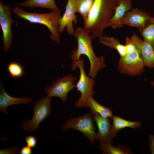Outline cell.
I'll return each mask as SVG.
<instances>
[{"label": "cell", "mask_w": 154, "mask_h": 154, "mask_svg": "<svg viewBox=\"0 0 154 154\" xmlns=\"http://www.w3.org/2000/svg\"><path fill=\"white\" fill-rule=\"evenodd\" d=\"M140 32L144 40L151 45L154 50V23L150 24Z\"/></svg>", "instance_id": "22"}, {"label": "cell", "mask_w": 154, "mask_h": 154, "mask_svg": "<svg viewBox=\"0 0 154 154\" xmlns=\"http://www.w3.org/2000/svg\"><path fill=\"white\" fill-rule=\"evenodd\" d=\"M153 19V23H154V15L152 17Z\"/></svg>", "instance_id": "30"}, {"label": "cell", "mask_w": 154, "mask_h": 154, "mask_svg": "<svg viewBox=\"0 0 154 154\" xmlns=\"http://www.w3.org/2000/svg\"><path fill=\"white\" fill-rule=\"evenodd\" d=\"M15 5L31 9L36 7L48 8L50 9L52 11L61 13V11L56 5L55 0H26L24 2Z\"/></svg>", "instance_id": "16"}, {"label": "cell", "mask_w": 154, "mask_h": 154, "mask_svg": "<svg viewBox=\"0 0 154 154\" xmlns=\"http://www.w3.org/2000/svg\"><path fill=\"white\" fill-rule=\"evenodd\" d=\"M84 63V60L81 59L75 62H73L71 64L73 70L76 69L78 67L80 71V79L76 85L77 91H80L81 96L78 100L74 103L75 106L78 108L85 107L88 99L95 94L93 88L95 85V82L93 78L88 76L86 74Z\"/></svg>", "instance_id": "4"}, {"label": "cell", "mask_w": 154, "mask_h": 154, "mask_svg": "<svg viewBox=\"0 0 154 154\" xmlns=\"http://www.w3.org/2000/svg\"><path fill=\"white\" fill-rule=\"evenodd\" d=\"M130 38L142 57L145 66L150 69L154 68V50L151 46L135 33Z\"/></svg>", "instance_id": "13"}, {"label": "cell", "mask_w": 154, "mask_h": 154, "mask_svg": "<svg viewBox=\"0 0 154 154\" xmlns=\"http://www.w3.org/2000/svg\"><path fill=\"white\" fill-rule=\"evenodd\" d=\"M72 35L77 39L78 45L77 49L74 47L72 52L70 56L72 61L75 62L80 59L81 55H86L90 64L88 76L93 78H96L98 71L106 67L104 57H98L96 55L92 45V36L85 31L83 28H76Z\"/></svg>", "instance_id": "2"}, {"label": "cell", "mask_w": 154, "mask_h": 154, "mask_svg": "<svg viewBox=\"0 0 154 154\" xmlns=\"http://www.w3.org/2000/svg\"><path fill=\"white\" fill-rule=\"evenodd\" d=\"M113 129L116 133L120 129L125 127L136 128L140 125V123L138 121L132 122L125 120L119 116H114L112 119Z\"/></svg>", "instance_id": "20"}, {"label": "cell", "mask_w": 154, "mask_h": 154, "mask_svg": "<svg viewBox=\"0 0 154 154\" xmlns=\"http://www.w3.org/2000/svg\"><path fill=\"white\" fill-rule=\"evenodd\" d=\"M12 11L18 17L27 20L30 23H39L46 26L50 32V37L51 39L59 45L60 35L58 29L59 26V20L61 17L60 13L54 11L42 14L27 12L18 7L13 8Z\"/></svg>", "instance_id": "3"}, {"label": "cell", "mask_w": 154, "mask_h": 154, "mask_svg": "<svg viewBox=\"0 0 154 154\" xmlns=\"http://www.w3.org/2000/svg\"><path fill=\"white\" fill-rule=\"evenodd\" d=\"M110 142H100L99 145L100 150L103 154H128L131 151L127 147L120 145L117 147L113 146Z\"/></svg>", "instance_id": "19"}, {"label": "cell", "mask_w": 154, "mask_h": 154, "mask_svg": "<svg viewBox=\"0 0 154 154\" xmlns=\"http://www.w3.org/2000/svg\"><path fill=\"white\" fill-rule=\"evenodd\" d=\"M94 1V0H73L76 13H79L84 20L86 18Z\"/></svg>", "instance_id": "21"}, {"label": "cell", "mask_w": 154, "mask_h": 154, "mask_svg": "<svg viewBox=\"0 0 154 154\" xmlns=\"http://www.w3.org/2000/svg\"><path fill=\"white\" fill-rule=\"evenodd\" d=\"M85 107L89 108L91 110V112L98 113L104 118L112 119L114 116L111 108L105 107L100 104L94 99L92 96L88 99Z\"/></svg>", "instance_id": "17"}, {"label": "cell", "mask_w": 154, "mask_h": 154, "mask_svg": "<svg viewBox=\"0 0 154 154\" xmlns=\"http://www.w3.org/2000/svg\"><path fill=\"white\" fill-rule=\"evenodd\" d=\"M123 23L137 28L140 32L153 23L152 17L146 11L136 8L125 13Z\"/></svg>", "instance_id": "10"}, {"label": "cell", "mask_w": 154, "mask_h": 154, "mask_svg": "<svg viewBox=\"0 0 154 154\" xmlns=\"http://www.w3.org/2000/svg\"><path fill=\"white\" fill-rule=\"evenodd\" d=\"M8 68L10 75L14 78L20 77L23 74V67L17 62H12L10 63L8 66Z\"/></svg>", "instance_id": "23"}, {"label": "cell", "mask_w": 154, "mask_h": 154, "mask_svg": "<svg viewBox=\"0 0 154 154\" xmlns=\"http://www.w3.org/2000/svg\"><path fill=\"white\" fill-rule=\"evenodd\" d=\"M25 140L27 145L32 148L34 147L36 145L37 140L35 137L33 135L27 136Z\"/></svg>", "instance_id": "25"}, {"label": "cell", "mask_w": 154, "mask_h": 154, "mask_svg": "<svg viewBox=\"0 0 154 154\" xmlns=\"http://www.w3.org/2000/svg\"><path fill=\"white\" fill-rule=\"evenodd\" d=\"M98 38L100 43L110 48L116 50L120 57L123 56L127 54L125 45L121 44L116 38L103 35Z\"/></svg>", "instance_id": "18"}, {"label": "cell", "mask_w": 154, "mask_h": 154, "mask_svg": "<svg viewBox=\"0 0 154 154\" xmlns=\"http://www.w3.org/2000/svg\"><path fill=\"white\" fill-rule=\"evenodd\" d=\"M149 84L151 86L154 87V81H150Z\"/></svg>", "instance_id": "29"}, {"label": "cell", "mask_w": 154, "mask_h": 154, "mask_svg": "<svg viewBox=\"0 0 154 154\" xmlns=\"http://www.w3.org/2000/svg\"><path fill=\"white\" fill-rule=\"evenodd\" d=\"M133 0H119L115 10L114 14L110 19L107 27L113 29L122 27L123 20L125 13L131 8Z\"/></svg>", "instance_id": "14"}, {"label": "cell", "mask_w": 154, "mask_h": 154, "mask_svg": "<svg viewBox=\"0 0 154 154\" xmlns=\"http://www.w3.org/2000/svg\"><path fill=\"white\" fill-rule=\"evenodd\" d=\"M77 77H73L71 74L57 78L49 86H47L44 89L47 96L52 97L57 96L63 102L67 101V96L68 92L76 87L73 82L77 79Z\"/></svg>", "instance_id": "8"}, {"label": "cell", "mask_w": 154, "mask_h": 154, "mask_svg": "<svg viewBox=\"0 0 154 154\" xmlns=\"http://www.w3.org/2000/svg\"><path fill=\"white\" fill-rule=\"evenodd\" d=\"M32 101V99L30 97L14 98L8 94L5 91L1 84L0 93V111L7 114V108L9 106L13 105H19L22 104H28Z\"/></svg>", "instance_id": "15"}, {"label": "cell", "mask_w": 154, "mask_h": 154, "mask_svg": "<svg viewBox=\"0 0 154 154\" xmlns=\"http://www.w3.org/2000/svg\"><path fill=\"white\" fill-rule=\"evenodd\" d=\"M127 53L132 52L137 50L136 47L131 38L127 37L125 45Z\"/></svg>", "instance_id": "24"}, {"label": "cell", "mask_w": 154, "mask_h": 154, "mask_svg": "<svg viewBox=\"0 0 154 154\" xmlns=\"http://www.w3.org/2000/svg\"><path fill=\"white\" fill-rule=\"evenodd\" d=\"M90 113L98 128L95 139L100 142H108L112 143L117 133L114 130L109 118H104L97 113Z\"/></svg>", "instance_id": "11"}, {"label": "cell", "mask_w": 154, "mask_h": 154, "mask_svg": "<svg viewBox=\"0 0 154 154\" xmlns=\"http://www.w3.org/2000/svg\"><path fill=\"white\" fill-rule=\"evenodd\" d=\"M93 120L90 112L80 117L69 118L64 122L62 129L63 131L70 128L78 130L87 137L90 143L93 144L96 135Z\"/></svg>", "instance_id": "6"}, {"label": "cell", "mask_w": 154, "mask_h": 154, "mask_svg": "<svg viewBox=\"0 0 154 154\" xmlns=\"http://www.w3.org/2000/svg\"><path fill=\"white\" fill-rule=\"evenodd\" d=\"M145 66L143 58L136 50L120 57L117 70L123 74L134 76L141 75L144 71Z\"/></svg>", "instance_id": "7"}, {"label": "cell", "mask_w": 154, "mask_h": 154, "mask_svg": "<svg viewBox=\"0 0 154 154\" xmlns=\"http://www.w3.org/2000/svg\"><path fill=\"white\" fill-rule=\"evenodd\" d=\"M149 138L150 140L149 147L151 154H154V135H149Z\"/></svg>", "instance_id": "28"}, {"label": "cell", "mask_w": 154, "mask_h": 154, "mask_svg": "<svg viewBox=\"0 0 154 154\" xmlns=\"http://www.w3.org/2000/svg\"><path fill=\"white\" fill-rule=\"evenodd\" d=\"M119 0H94L87 16L84 20L83 27L87 33H91L92 39L102 35L113 17Z\"/></svg>", "instance_id": "1"}, {"label": "cell", "mask_w": 154, "mask_h": 154, "mask_svg": "<svg viewBox=\"0 0 154 154\" xmlns=\"http://www.w3.org/2000/svg\"><path fill=\"white\" fill-rule=\"evenodd\" d=\"M75 13L73 0H67L64 13L59 20L58 31L60 34L63 32L66 27L67 33L69 35H73L74 31L73 22L75 25L77 23V16L75 15Z\"/></svg>", "instance_id": "12"}, {"label": "cell", "mask_w": 154, "mask_h": 154, "mask_svg": "<svg viewBox=\"0 0 154 154\" xmlns=\"http://www.w3.org/2000/svg\"><path fill=\"white\" fill-rule=\"evenodd\" d=\"M31 147L27 145L26 146L23 147L20 151L21 154H31L32 153Z\"/></svg>", "instance_id": "27"}, {"label": "cell", "mask_w": 154, "mask_h": 154, "mask_svg": "<svg viewBox=\"0 0 154 154\" xmlns=\"http://www.w3.org/2000/svg\"><path fill=\"white\" fill-rule=\"evenodd\" d=\"M11 7L0 1V23L3 32V48L6 53L11 47L13 37L11 25L14 22L11 18Z\"/></svg>", "instance_id": "9"}, {"label": "cell", "mask_w": 154, "mask_h": 154, "mask_svg": "<svg viewBox=\"0 0 154 154\" xmlns=\"http://www.w3.org/2000/svg\"><path fill=\"white\" fill-rule=\"evenodd\" d=\"M51 98L48 96L40 98L33 108L34 114L31 120L26 119L22 124L23 129L28 132L36 130L40 123L48 117L51 112Z\"/></svg>", "instance_id": "5"}, {"label": "cell", "mask_w": 154, "mask_h": 154, "mask_svg": "<svg viewBox=\"0 0 154 154\" xmlns=\"http://www.w3.org/2000/svg\"><path fill=\"white\" fill-rule=\"evenodd\" d=\"M20 150L17 147L0 150V154H18L20 152Z\"/></svg>", "instance_id": "26"}]
</instances>
